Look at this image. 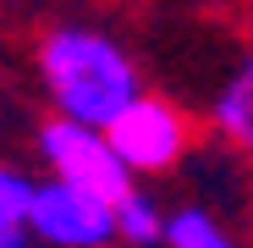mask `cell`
Masks as SVG:
<instances>
[{"label": "cell", "instance_id": "7", "mask_svg": "<svg viewBox=\"0 0 253 248\" xmlns=\"http://www.w3.org/2000/svg\"><path fill=\"white\" fill-rule=\"evenodd\" d=\"M110 226H116V243H121V248H160L165 210L154 204V193H143V188L132 182V188L110 204Z\"/></svg>", "mask_w": 253, "mask_h": 248}, {"label": "cell", "instance_id": "6", "mask_svg": "<svg viewBox=\"0 0 253 248\" xmlns=\"http://www.w3.org/2000/svg\"><path fill=\"white\" fill-rule=\"evenodd\" d=\"M209 121H215V133H220L226 144H237V149L253 144V72H248V66H237V72L220 83L215 105H209Z\"/></svg>", "mask_w": 253, "mask_h": 248}, {"label": "cell", "instance_id": "3", "mask_svg": "<svg viewBox=\"0 0 253 248\" xmlns=\"http://www.w3.org/2000/svg\"><path fill=\"white\" fill-rule=\"evenodd\" d=\"M39 160H44L50 177H61L72 188H88V193H99L110 204L138 182V177H126V165L116 160L105 133L88 127V121H72V116H50L39 127Z\"/></svg>", "mask_w": 253, "mask_h": 248}, {"label": "cell", "instance_id": "4", "mask_svg": "<svg viewBox=\"0 0 253 248\" xmlns=\"http://www.w3.org/2000/svg\"><path fill=\"white\" fill-rule=\"evenodd\" d=\"M28 237L50 243V248H110L116 226H110V198L72 188L61 177L33 182L28 193Z\"/></svg>", "mask_w": 253, "mask_h": 248}, {"label": "cell", "instance_id": "1", "mask_svg": "<svg viewBox=\"0 0 253 248\" xmlns=\"http://www.w3.org/2000/svg\"><path fill=\"white\" fill-rule=\"evenodd\" d=\"M33 72H39L44 99L55 105V116L88 121V127H105L126 99L143 94V72L132 50L116 33L88 28V22H61L50 33H39Z\"/></svg>", "mask_w": 253, "mask_h": 248}, {"label": "cell", "instance_id": "2", "mask_svg": "<svg viewBox=\"0 0 253 248\" xmlns=\"http://www.w3.org/2000/svg\"><path fill=\"white\" fill-rule=\"evenodd\" d=\"M99 133L116 149V160L126 165V177H165V171H176L187 160V149H193L187 110L176 99H165V94H149V89L138 99H126Z\"/></svg>", "mask_w": 253, "mask_h": 248}, {"label": "cell", "instance_id": "8", "mask_svg": "<svg viewBox=\"0 0 253 248\" xmlns=\"http://www.w3.org/2000/svg\"><path fill=\"white\" fill-rule=\"evenodd\" d=\"M28 193H33V177L17 171V165L0 160V248H28Z\"/></svg>", "mask_w": 253, "mask_h": 248}, {"label": "cell", "instance_id": "5", "mask_svg": "<svg viewBox=\"0 0 253 248\" xmlns=\"http://www.w3.org/2000/svg\"><path fill=\"white\" fill-rule=\"evenodd\" d=\"M160 243H171V248H242L231 237V226L215 210H204V204H176V210H165Z\"/></svg>", "mask_w": 253, "mask_h": 248}, {"label": "cell", "instance_id": "9", "mask_svg": "<svg viewBox=\"0 0 253 248\" xmlns=\"http://www.w3.org/2000/svg\"><path fill=\"white\" fill-rule=\"evenodd\" d=\"M22 6H44V0H22Z\"/></svg>", "mask_w": 253, "mask_h": 248}]
</instances>
